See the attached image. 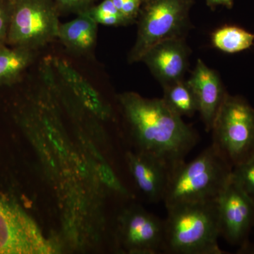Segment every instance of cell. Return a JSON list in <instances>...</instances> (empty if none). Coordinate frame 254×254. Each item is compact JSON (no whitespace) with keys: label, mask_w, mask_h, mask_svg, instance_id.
I'll list each match as a JSON object with an SVG mask.
<instances>
[{"label":"cell","mask_w":254,"mask_h":254,"mask_svg":"<svg viewBox=\"0 0 254 254\" xmlns=\"http://www.w3.org/2000/svg\"><path fill=\"white\" fill-rule=\"evenodd\" d=\"M93 0H55L60 9L79 14L91 9Z\"/></svg>","instance_id":"cell-19"},{"label":"cell","mask_w":254,"mask_h":254,"mask_svg":"<svg viewBox=\"0 0 254 254\" xmlns=\"http://www.w3.org/2000/svg\"><path fill=\"white\" fill-rule=\"evenodd\" d=\"M34 50L0 46V86L17 81L23 71L33 62Z\"/></svg>","instance_id":"cell-14"},{"label":"cell","mask_w":254,"mask_h":254,"mask_svg":"<svg viewBox=\"0 0 254 254\" xmlns=\"http://www.w3.org/2000/svg\"><path fill=\"white\" fill-rule=\"evenodd\" d=\"M141 1H142V2H147V1H150V0H141Z\"/></svg>","instance_id":"cell-24"},{"label":"cell","mask_w":254,"mask_h":254,"mask_svg":"<svg viewBox=\"0 0 254 254\" xmlns=\"http://www.w3.org/2000/svg\"><path fill=\"white\" fill-rule=\"evenodd\" d=\"M206 4L211 9H215L217 6L221 5L227 9H232L234 4V0H205Z\"/></svg>","instance_id":"cell-22"},{"label":"cell","mask_w":254,"mask_h":254,"mask_svg":"<svg viewBox=\"0 0 254 254\" xmlns=\"http://www.w3.org/2000/svg\"><path fill=\"white\" fill-rule=\"evenodd\" d=\"M163 88L162 99L179 116L190 118L198 112L196 98L187 81L181 80Z\"/></svg>","instance_id":"cell-15"},{"label":"cell","mask_w":254,"mask_h":254,"mask_svg":"<svg viewBox=\"0 0 254 254\" xmlns=\"http://www.w3.org/2000/svg\"><path fill=\"white\" fill-rule=\"evenodd\" d=\"M51 63L63 84L87 110L97 118L103 120L109 118V107L105 104L98 91L81 73L64 60L55 58Z\"/></svg>","instance_id":"cell-12"},{"label":"cell","mask_w":254,"mask_h":254,"mask_svg":"<svg viewBox=\"0 0 254 254\" xmlns=\"http://www.w3.org/2000/svg\"><path fill=\"white\" fill-rule=\"evenodd\" d=\"M213 144L232 168L254 155V108L242 97L227 95L213 125Z\"/></svg>","instance_id":"cell-5"},{"label":"cell","mask_w":254,"mask_h":254,"mask_svg":"<svg viewBox=\"0 0 254 254\" xmlns=\"http://www.w3.org/2000/svg\"><path fill=\"white\" fill-rule=\"evenodd\" d=\"M123 236L131 252H165V221L141 210L128 212L123 220Z\"/></svg>","instance_id":"cell-9"},{"label":"cell","mask_w":254,"mask_h":254,"mask_svg":"<svg viewBox=\"0 0 254 254\" xmlns=\"http://www.w3.org/2000/svg\"><path fill=\"white\" fill-rule=\"evenodd\" d=\"M187 82L196 98L198 112L205 129L211 131L220 107L228 93L218 73L208 67L201 60L197 61Z\"/></svg>","instance_id":"cell-10"},{"label":"cell","mask_w":254,"mask_h":254,"mask_svg":"<svg viewBox=\"0 0 254 254\" xmlns=\"http://www.w3.org/2000/svg\"><path fill=\"white\" fill-rule=\"evenodd\" d=\"M193 0H150L139 13L138 33L128 55L130 63L141 61L145 53L166 40L185 38L190 30Z\"/></svg>","instance_id":"cell-4"},{"label":"cell","mask_w":254,"mask_h":254,"mask_svg":"<svg viewBox=\"0 0 254 254\" xmlns=\"http://www.w3.org/2000/svg\"><path fill=\"white\" fill-rule=\"evenodd\" d=\"M220 236L233 245L248 242L254 227V203L230 179L217 198Z\"/></svg>","instance_id":"cell-7"},{"label":"cell","mask_w":254,"mask_h":254,"mask_svg":"<svg viewBox=\"0 0 254 254\" xmlns=\"http://www.w3.org/2000/svg\"><path fill=\"white\" fill-rule=\"evenodd\" d=\"M240 253L242 254H254V244L251 245L247 242L245 245L240 247Z\"/></svg>","instance_id":"cell-23"},{"label":"cell","mask_w":254,"mask_h":254,"mask_svg":"<svg viewBox=\"0 0 254 254\" xmlns=\"http://www.w3.org/2000/svg\"><path fill=\"white\" fill-rule=\"evenodd\" d=\"M120 100L141 152L160 159L173 170L185 162L199 138L193 127L163 99L130 92L120 95Z\"/></svg>","instance_id":"cell-1"},{"label":"cell","mask_w":254,"mask_h":254,"mask_svg":"<svg viewBox=\"0 0 254 254\" xmlns=\"http://www.w3.org/2000/svg\"><path fill=\"white\" fill-rule=\"evenodd\" d=\"M232 166L212 143L190 163L172 171L163 202L166 208L217 200L231 179Z\"/></svg>","instance_id":"cell-3"},{"label":"cell","mask_w":254,"mask_h":254,"mask_svg":"<svg viewBox=\"0 0 254 254\" xmlns=\"http://www.w3.org/2000/svg\"><path fill=\"white\" fill-rule=\"evenodd\" d=\"M60 26L51 0H14L6 43L35 51L58 38Z\"/></svg>","instance_id":"cell-6"},{"label":"cell","mask_w":254,"mask_h":254,"mask_svg":"<svg viewBox=\"0 0 254 254\" xmlns=\"http://www.w3.org/2000/svg\"><path fill=\"white\" fill-rule=\"evenodd\" d=\"M165 252L175 254H222L217 200L167 208Z\"/></svg>","instance_id":"cell-2"},{"label":"cell","mask_w":254,"mask_h":254,"mask_svg":"<svg viewBox=\"0 0 254 254\" xmlns=\"http://www.w3.org/2000/svg\"><path fill=\"white\" fill-rule=\"evenodd\" d=\"M130 170L137 186L151 201H163L172 170L165 162L148 153L128 155Z\"/></svg>","instance_id":"cell-11"},{"label":"cell","mask_w":254,"mask_h":254,"mask_svg":"<svg viewBox=\"0 0 254 254\" xmlns=\"http://www.w3.org/2000/svg\"><path fill=\"white\" fill-rule=\"evenodd\" d=\"M4 1H10V2H13V1H14V0H4Z\"/></svg>","instance_id":"cell-25"},{"label":"cell","mask_w":254,"mask_h":254,"mask_svg":"<svg viewBox=\"0 0 254 254\" xmlns=\"http://www.w3.org/2000/svg\"><path fill=\"white\" fill-rule=\"evenodd\" d=\"M231 179L254 203V155L245 163L234 167Z\"/></svg>","instance_id":"cell-17"},{"label":"cell","mask_w":254,"mask_h":254,"mask_svg":"<svg viewBox=\"0 0 254 254\" xmlns=\"http://www.w3.org/2000/svg\"><path fill=\"white\" fill-rule=\"evenodd\" d=\"M88 14L98 24H103L105 26H125L132 22L122 14H91L89 12H88Z\"/></svg>","instance_id":"cell-20"},{"label":"cell","mask_w":254,"mask_h":254,"mask_svg":"<svg viewBox=\"0 0 254 254\" xmlns=\"http://www.w3.org/2000/svg\"><path fill=\"white\" fill-rule=\"evenodd\" d=\"M12 3L0 0V46L4 45L7 40L12 12Z\"/></svg>","instance_id":"cell-18"},{"label":"cell","mask_w":254,"mask_h":254,"mask_svg":"<svg viewBox=\"0 0 254 254\" xmlns=\"http://www.w3.org/2000/svg\"><path fill=\"white\" fill-rule=\"evenodd\" d=\"M98 173L102 181L104 182L105 185L115 190H120V184L109 167L105 165H100L98 169Z\"/></svg>","instance_id":"cell-21"},{"label":"cell","mask_w":254,"mask_h":254,"mask_svg":"<svg viewBox=\"0 0 254 254\" xmlns=\"http://www.w3.org/2000/svg\"><path fill=\"white\" fill-rule=\"evenodd\" d=\"M190 53L185 38H173L150 48L141 61L163 87L184 80Z\"/></svg>","instance_id":"cell-8"},{"label":"cell","mask_w":254,"mask_h":254,"mask_svg":"<svg viewBox=\"0 0 254 254\" xmlns=\"http://www.w3.org/2000/svg\"><path fill=\"white\" fill-rule=\"evenodd\" d=\"M97 32L98 23L85 11L72 21L60 23L58 38L68 50L83 54L94 46Z\"/></svg>","instance_id":"cell-13"},{"label":"cell","mask_w":254,"mask_h":254,"mask_svg":"<svg viewBox=\"0 0 254 254\" xmlns=\"http://www.w3.org/2000/svg\"><path fill=\"white\" fill-rule=\"evenodd\" d=\"M212 43L217 49L235 54L250 49L254 44V33L233 25H226L213 32Z\"/></svg>","instance_id":"cell-16"}]
</instances>
